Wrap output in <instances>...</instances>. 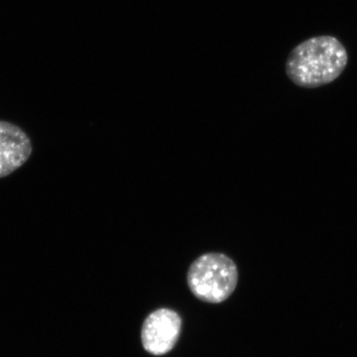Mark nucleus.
Listing matches in <instances>:
<instances>
[{
  "mask_svg": "<svg viewBox=\"0 0 357 357\" xmlns=\"http://www.w3.org/2000/svg\"><path fill=\"white\" fill-rule=\"evenodd\" d=\"M32 151L31 140L24 130L11 122L0 121V178L24 165Z\"/></svg>",
  "mask_w": 357,
  "mask_h": 357,
  "instance_id": "4",
  "label": "nucleus"
},
{
  "mask_svg": "<svg viewBox=\"0 0 357 357\" xmlns=\"http://www.w3.org/2000/svg\"><path fill=\"white\" fill-rule=\"evenodd\" d=\"M182 331V319L174 310L162 307L145 319L141 340L145 351L160 356L172 351Z\"/></svg>",
  "mask_w": 357,
  "mask_h": 357,
  "instance_id": "3",
  "label": "nucleus"
},
{
  "mask_svg": "<svg viewBox=\"0 0 357 357\" xmlns=\"http://www.w3.org/2000/svg\"><path fill=\"white\" fill-rule=\"evenodd\" d=\"M187 282L195 297L203 302L220 304L236 290L238 269L234 260L223 253H204L192 263Z\"/></svg>",
  "mask_w": 357,
  "mask_h": 357,
  "instance_id": "2",
  "label": "nucleus"
},
{
  "mask_svg": "<svg viewBox=\"0 0 357 357\" xmlns=\"http://www.w3.org/2000/svg\"><path fill=\"white\" fill-rule=\"evenodd\" d=\"M349 55L332 36L312 37L296 46L286 61V74L296 86L316 89L333 83L342 74Z\"/></svg>",
  "mask_w": 357,
  "mask_h": 357,
  "instance_id": "1",
  "label": "nucleus"
}]
</instances>
